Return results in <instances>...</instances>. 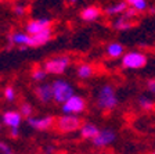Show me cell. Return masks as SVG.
<instances>
[{
	"instance_id": "1",
	"label": "cell",
	"mask_w": 155,
	"mask_h": 154,
	"mask_svg": "<svg viewBox=\"0 0 155 154\" xmlns=\"http://www.w3.org/2000/svg\"><path fill=\"white\" fill-rule=\"evenodd\" d=\"M97 106L101 110L111 111L118 106V96L111 84H104L97 93Z\"/></svg>"
},
{
	"instance_id": "2",
	"label": "cell",
	"mask_w": 155,
	"mask_h": 154,
	"mask_svg": "<svg viewBox=\"0 0 155 154\" xmlns=\"http://www.w3.org/2000/svg\"><path fill=\"white\" fill-rule=\"evenodd\" d=\"M51 87L54 101L60 103V104H64L65 101H68L75 94L72 85L64 79H55L54 82H51Z\"/></svg>"
},
{
	"instance_id": "3",
	"label": "cell",
	"mask_w": 155,
	"mask_h": 154,
	"mask_svg": "<svg viewBox=\"0 0 155 154\" xmlns=\"http://www.w3.org/2000/svg\"><path fill=\"white\" fill-rule=\"evenodd\" d=\"M82 125L83 124H82L81 118L78 115H67V114H64V115L58 117L55 119V126L62 133H71V132L75 131H81Z\"/></svg>"
},
{
	"instance_id": "4",
	"label": "cell",
	"mask_w": 155,
	"mask_h": 154,
	"mask_svg": "<svg viewBox=\"0 0 155 154\" xmlns=\"http://www.w3.org/2000/svg\"><path fill=\"white\" fill-rule=\"evenodd\" d=\"M147 65V56L141 51H129L122 57V67L126 70H140Z\"/></svg>"
},
{
	"instance_id": "5",
	"label": "cell",
	"mask_w": 155,
	"mask_h": 154,
	"mask_svg": "<svg viewBox=\"0 0 155 154\" xmlns=\"http://www.w3.org/2000/svg\"><path fill=\"white\" fill-rule=\"evenodd\" d=\"M71 60L68 56H60V57H51L48 60L45 61L43 68L47 74H53V75H61L65 72V70L68 68Z\"/></svg>"
},
{
	"instance_id": "6",
	"label": "cell",
	"mask_w": 155,
	"mask_h": 154,
	"mask_svg": "<svg viewBox=\"0 0 155 154\" xmlns=\"http://www.w3.org/2000/svg\"><path fill=\"white\" fill-rule=\"evenodd\" d=\"M84 108H86V101L79 94H74L68 101L62 104V111L67 115H78V114L83 112Z\"/></svg>"
},
{
	"instance_id": "7",
	"label": "cell",
	"mask_w": 155,
	"mask_h": 154,
	"mask_svg": "<svg viewBox=\"0 0 155 154\" xmlns=\"http://www.w3.org/2000/svg\"><path fill=\"white\" fill-rule=\"evenodd\" d=\"M50 26H51V19L50 18L43 17V18H38V19H31L25 25V32L28 35L33 36L46 31V29H48Z\"/></svg>"
},
{
	"instance_id": "8",
	"label": "cell",
	"mask_w": 155,
	"mask_h": 154,
	"mask_svg": "<svg viewBox=\"0 0 155 154\" xmlns=\"http://www.w3.org/2000/svg\"><path fill=\"white\" fill-rule=\"evenodd\" d=\"M17 45L21 49L32 47V36L26 32H13L10 35V46Z\"/></svg>"
},
{
	"instance_id": "9",
	"label": "cell",
	"mask_w": 155,
	"mask_h": 154,
	"mask_svg": "<svg viewBox=\"0 0 155 154\" xmlns=\"http://www.w3.org/2000/svg\"><path fill=\"white\" fill-rule=\"evenodd\" d=\"M26 121H28V125H31L32 128L38 129V131H46V129H50L55 124L54 117H51V115L43 117V118H33V117H31V118H28Z\"/></svg>"
},
{
	"instance_id": "10",
	"label": "cell",
	"mask_w": 155,
	"mask_h": 154,
	"mask_svg": "<svg viewBox=\"0 0 155 154\" xmlns=\"http://www.w3.org/2000/svg\"><path fill=\"white\" fill-rule=\"evenodd\" d=\"M115 138L116 135L112 129H100V133L97 135L96 139H93V143L97 147H104V146L111 145L115 140Z\"/></svg>"
},
{
	"instance_id": "11",
	"label": "cell",
	"mask_w": 155,
	"mask_h": 154,
	"mask_svg": "<svg viewBox=\"0 0 155 154\" xmlns=\"http://www.w3.org/2000/svg\"><path fill=\"white\" fill-rule=\"evenodd\" d=\"M22 121V115L19 114V111H6L3 114V122L4 125H7L11 129H18Z\"/></svg>"
},
{
	"instance_id": "12",
	"label": "cell",
	"mask_w": 155,
	"mask_h": 154,
	"mask_svg": "<svg viewBox=\"0 0 155 154\" xmlns=\"http://www.w3.org/2000/svg\"><path fill=\"white\" fill-rule=\"evenodd\" d=\"M35 93H36V97H38L42 103H50L51 100H54V97H53L51 84L39 85V86L35 89Z\"/></svg>"
},
{
	"instance_id": "13",
	"label": "cell",
	"mask_w": 155,
	"mask_h": 154,
	"mask_svg": "<svg viewBox=\"0 0 155 154\" xmlns=\"http://www.w3.org/2000/svg\"><path fill=\"white\" fill-rule=\"evenodd\" d=\"M51 38H53L51 28L46 29V31L38 33V35H33L32 36V47H39V46L46 45V43H48L51 40Z\"/></svg>"
},
{
	"instance_id": "14",
	"label": "cell",
	"mask_w": 155,
	"mask_h": 154,
	"mask_svg": "<svg viewBox=\"0 0 155 154\" xmlns=\"http://www.w3.org/2000/svg\"><path fill=\"white\" fill-rule=\"evenodd\" d=\"M129 6L125 0H120V2H116V3L111 4L105 9V14L107 15H123V14L127 11Z\"/></svg>"
},
{
	"instance_id": "15",
	"label": "cell",
	"mask_w": 155,
	"mask_h": 154,
	"mask_svg": "<svg viewBox=\"0 0 155 154\" xmlns=\"http://www.w3.org/2000/svg\"><path fill=\"white\" fill-rule=\"evenodd\" d=\"M100 14H101V10L97 6H87L82 10L81 17L86 22H93V21H96L100 17Z\"/></svg>"
},
{
	"instance_id": "16",
	"label": "cell",
	"mask_w": 155,
	"mask_h": 154,
	"mask_svg": "<svg viewBox=\"0 0 155 154\" xmlns=\"http://www.w3.org/2000/svg\"><path fill=\"white\" fill-rule=\"evenodd\" d=\"M105 51H107V56H108V57L119 58V57H123V54H125V47H123V45H120V43H118V42H112L107 46Z\"/></svg>"
},
{
	"instance_id": "17",
	"label": "cell",
	"mask_w": 155,
	"mask_h": 154,
	"mask_svg": "<svg viewBox=\"0 0 155 154\" xmlns=\"http://www.w3.org/2000/svg\"><path fill=\"white\" fill-rule=\"evenodd\" d=\"M100 133V129L97 128L96 125H93V124H83L82 125V128H81V135H82V138H84V139H96L97 138V135Z\"/></svg>"
},
{
	"instance_id": "18",
	"label": "cell",
	"mask_w": 155,
	"mask_h": 154,
	"mask_svg": "<svg viewBox=\"0 0 155 154\" xmlns=\"http://www.w3.org/2000/svg\"><path fill=\"white\" fill-rule=\"evenodd\" d=\"M112 26L116 29V31H127L133 26V22H132V18H129L127 15H120L119 18H116L114 21Z\"/></svg>"
},
{
	"instance_id": "19",
	"label": "cell",
	"mask_w": 155,
	"mask_h": 154,
	"mask_svg": "<svg viewBox=\"0 0 155 154\" xmlns=\"http://www.w3.org/2000/svg\"><path fill=\"white\" fill-rule=\"evenodd\" d=\"M76 74L81 79H89L90 77H93L94 74V68L90 64H81L76 68Z\"/></svg>"
},
{
	"instance_id": "20",
	"label": "cell",
	"mask_w": 155,
	"mask_h": 154,
	"mask_svg": "<svg viewBox=\"0 0 155 154\" xmlns=\"http://www.w3.org/2000/svg\"><path fill=\"white\" fill-rule=\"evenodd\" d=\"M127 6L130 9L136 10L137 13H143L145 10L148 9V3H147V0H125Z\"/></svg>"
},
{
	"instance_id": "21",
	"label": "cell",
	"mask_w": 155,
	"mask_h": 154,
	"mask_svg": "<svg viewBox=\"0 0 155 154\" xmlns=\"http://www.w3.org/2000/svg\"><path fill=\"white\" fill-rule=\"evenodd\" d=\"M46 75H47V72L45 71V68L43 67H35L32 70V72H31L32 79L36 80V82H42V80H45Z\"/></svg>"
},
{
	"instance_id": "22",
	"label": "cell",
	"mask_w": 155,
	"mask_h": 154,
	"mask_svg": "<svg viewBox=\"0 0 155 154\" xmlns=\"http://www.w3.org/2000/svg\"><path fill=\"white\" fill-rule=\"evenodd\" d=\"M139 106H140V108L145 110V111H150V110L154 108L155 103H154V100L147 97V96H140L139 97Z\"/></svg>"
},
{
	"instance_id": "23",
	"label": "cell",
	"mask_w": 155,
	"mask_h": 154,
	"mask_svg": "<svg viewBox=\"0 0 155 154\" xmlns=\"http://www.w3.org/2000/svg\"><path fill=\"white\" fill-rule=\"evenodd\" d=\"M32 112H33V107L32 104H29V103H22L21 107H19V114L22 115V118H31L32 117Z\"/></svg>"
},
{
	"instance_id": "24",
	"label": "cell",
	"mask_w": 155,
	"mask_h": 154,
	"mask_svg": "<svg viewBox=\"0 0 155 154\" xmlns=\"http://www.w3.org/2000/svg\"><path fill=\"white\" fill-rule=\"evenodd\" d=\"M4 97H6V100H8V101H13V100L15 99V90H14L13 86H7L6 89H4Z\"/></svg>"
},
{
	"instance_id": "25",
	"label": "cell",
	"mask_w": 155,
	"mask_h": 154,
	"mask_svg": "<svg viewBox=\"0 0 155 154\" xmlns=\"http://www.w3.org/2000/svg\"><path fill=\"white\" fill-rule=\"evenodd\" d=\"M0 154H11V149L4 142H0Z\"/></svg>"
},
{
	"instance_id": "26",
	"label": "cell",
	"mask_w": 155,
	"mask_h": 154,
	"mask_svg": "<svg viewBox=\"0 0 155 154\" xmlns=\"http://www.w3.org/2000/svg\"><path fill=\"white\" fill-rule=\"evenodd\" d=\"M147 89L151 94L155 96V79H148L147 80Z\"/></svg>"
},
{
	"instance_id": "27",
	"label": "cell",
	"mask_w": 155,
	"mask_h": 154,
	"mask_svg": "<svg viewBox=\"0 0 155 154\" xmlns=\"http://www.w3.org/2000/svg\"><path fill=\"white\" fill-rule=\"evenodd\" d=\"M14 14H15V15H18V17L24 15V14H25V9H24V6L17 4V6L14 7Z\"/></svg>"
},
{
	"instance_id": "28",
	"label": "cell",
	"mask_w": 155,
	"mask_h": 154,
	"mask_svg": "<svg viewBox=\"0 0 155 154\" xmlns=\"http://www.w3.org/2000/svg\"><path fill=\"white\" fill-rule=\"evenodd\" d=\"M10 135H11V138H18V136H19V131H18V129H11V131H10Z\"/></svg>"
},
{
	"instance_id": "29",
	"label": "cell",
	"mask_w": 155,
	"mask_h": 154,
	"mask_svg": "<svg viewBox=\"0 0 155 154\" xmlns=\"http://www.w3.org/2000/svg\"><path fill=\"white\" fill-rule=\"evenodd\" d=\"M53 151H54V147H47L46 149V154H53Z\"/></svg>"
},
{
	"instance_id": "30",
	"label": "cell",
	"mask_w": 155,
	"mask_h": 154,
	"mask_svg": "<svg viewBox=\"0 0 155 154\" xmlns=\"http://www.w3.org/2000/svg\"><path fill=\"white\" fill-rule=\"evenodd\" d=\"M69 2H76V0H69Z\"/></svg>"
},
{
	"instance_id": "31",
	"label": "cell",
	"mask_w": 155,
	"mask_h": 154,
	"mask_svg": "<svg viewBox=\"0 0 155 154\" xmlns=\"http://www.w3.org/2000/svg\"><path fill=\"white\" fill-rule=\"evenodd\" d=\"M151 154H155V151H154V153H151Z\"/></svg>"
},
{
	"instance_id": "32",
	"label": "cell",
	"mask_w": 155,
	"mask_h": 154,
	"mask_svg": "<svg viewBox=\"0 0 155 154\" xmlns=\"http://www.w3.org/2000/svg\"><path fill=\"white\" fill-rule=\"evenodd\" d=\"M0 129H2V125H0Z\"/></svg>"
},
{
	"instance_id": "33",
	"label": "cell",
	"mask_w": 155,
	"mask_h": 154,
	"mask_svg": "<svg viewBox=\"0 0 155 154\" xmlns=\"http://www.w3.org/2000/svg\"><path fill=\"white\" fill-rule=\"evenodd\" d=\"M11 154H13V153H11Z\"/></svg>"
}]
</instances>
